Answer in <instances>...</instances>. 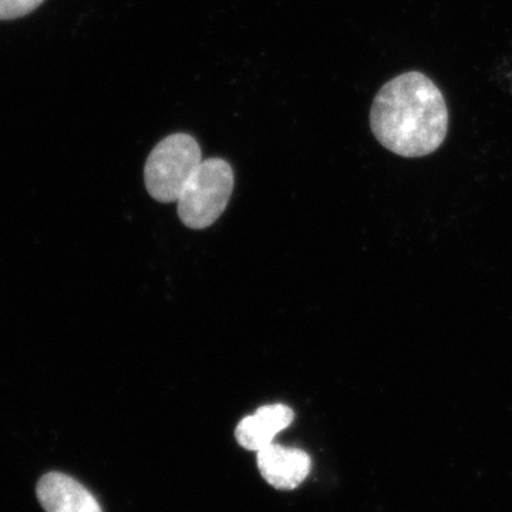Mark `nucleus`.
Returning a JSON list of instances; mask_svg holds the SVG:
<instances>
[{"label":"nucleus","instance_id":"f257e3e1","mask_svg":"<svg viewBox=\"0 0 512 512\" xmlns=\"http://www.w3.org/2000/svg\"><path fill=\"white\" fill-rule=\"evenodd\" d=\"M370 128L376 140L397 156H429L447 137L446 100L426 74H400L377 93L370 110Z\"/></svg>","mask_w":512,"mask_h":512},{"label":"nucleus","instance_id":"f03ea898","mask_svg":"<svg viewBox=\"0 0 512 512\" xmlns=\"http://www.w3.org/2000/svg\"><path fill=\"white\" fill-rule=\"evenodd\" d=\"M234 181V171L227 161L202 160L177 200L178 217L185 227H211L227 208Z\"/></svg>","mask_w":512,"mask_h":512},{"label":"nucleus","instance_id":"7ed1b4c3","mask_svg":"<svg viewBox=\"0 0 512 512\" xmlns=\"http://www.w3.org/2000/svg\"><path fill=\"white\" fill-rule=\"evenodd\" d=\"M201 161L200 144L190 134L165 137L153 148L144 168L148 194L164 204L177 202Z\"/></svg>","mask_w":512,"mask_h":512},{"label":"nucleus","instance_id":"20e7f679","mask_svg":"<svg viewBox=\"0 0 512 512\" xmlns=\"http://www.w3.org/2000/svg\"><path fill=\"white\" fill-rule=\"evenodd\" d=\"M259 473L276 490H295L311 473V456L299 448L269 444L258 451Z\"/></svg>","mask_w":512,"mask_h":512},{"label":"nucleus","instance_id":"39448f33","mask_svg":"<svg viewBox=\"0 0 512 512\" xmlns=\"http://www.w3.org/2000/svg\"><path fill=\"white\" fill-rule=\"evenodd\" d=\"M37 498L46 512H103L84 485L62 473H49L37 484Z\"/></svg>","mask_w":512,"mask_h":512},{"label":"nucleus","instance_id":"423d86ee","mask_svg":"<svg viewBox=\"0 0 512 512\" xmlns=\"http://www.w3.org/2000/svg\"><path fill=\"white\" fill-rule=\"evenodd\" d=\"M295 419L291 407L285 404H269L256 410L252 416L239 421L235 437L239 446L249 451H261L274 443V439L281 431L288 429Z\"/></svg>","mask_w":512,"mask_h":512},{"label":"nucleus","instance_id":"0eeeda50","mask_svg":"<svg viewBox=\"0 0 512 512\" xmlns=\"http://www.w3.org/2000/svg\"><path fill=\"white\" fill-rule=\"evenodd\" d=\"M45 0H0V20L23 18L35 12Z\"/></svg>","mask_w":512,"mask_h":512}]
</instances>
